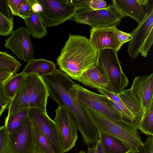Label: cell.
I'll return each mask as SVG.
<instances>
[{
  "label": "cell",
  "mask_w": 153,
  "mask_h": 153,
  "mask_svg": "<svg viewBox=\"0 0 153 153\" xmlns=\"http://www.w3.org/2000/svg\"><path fill=\"white\" fill-rule=\"evenodd\" d=\"M41 77L47 88L49 97L68 111L85 144L88 147L93 145L98 138L99 133L84 108L69 91L76 83L58 69Z\"/></svg>",
  "instance_id": "6da1fadb"
},
{
  "label": "cell",
  "mask_w": 153,
  "mask_h": 153,
  "mask_svg": "<svg viewBox=\"0 0 153 153\" xmlns=\"http://www.w3.org/2000/svg\"><path fill=\"white\" fill-rule=\"evenodd\" d=\"M98 51L86 37L70 34L56 61L61 71L76 80L95 65Z\"/></svg>",
  "instance_id": "7a4b0ae2"
},
{
  "label": "cell",
  "mask_w": 153,
  "mask_h": 153,
  "mask_svg": "<svg viewBox=\"0 0 153 153\" xmlns=\"http://www.w3.org/2000/svg\"><path fill=\"white\" fill-rule=\"evenodd\" d=\"M48 97L47 88L41 77L36 74H25L8 106L7 115L32 108L47 112Z\"/></svg>",
  "instance_id": "3957f363"
},
{
  "label": "cell",
  "mask_w": 153,
  "mask_h": 153,
  "mask_svg": "<svg viewBox=\"0 0 153 153\" xmlns=\"http://www.w3.org/2000/svg\"><path fill=\"white\" fill-rule=\"evenodd\" d=\"M99 133L115 137L124 143L131 150L136 151L143 145L137 127L132 123L109 118L94 111L84 108Z\"/></svg>",
  "instance_id": "277c9868"
},
{
  "label": "cell",
  "mask_w": 153,
  "mask_h": 153,
  "mask_svg": "<svg viewBox=\"0 0 153 153\" xmlns=\"http://www.w3.org/2000/svg\"><path fill=\"white\" fill-rule=\"evenodd\" d=\"M117 53V51L110 49L98 51L94 65L105 76L108 88L119 94L128 85L129 82L122 71Z\"/></svg>",
  "instance_id": "5b68a950"
},
{
  "label": "cell",
  "mask_w": 153,
  "mask_h": 153,
  "mask_svg": "<svg viewBox=\"0 0 153 153\" xmlns=\"http://www.w3.org/2000/svg\"><path fill=\"white\" fill-rule=\"evenodd\" d=\"M69 91L84 108L117 120H123L120 113L111 104L107 96L91 91L76 83Z\"/></svg>",
  "instance_id": "8992f818"
},
{
  "label": "cell",
  "mask_w": 153,
  "mask_h": 153,
  "mask_svg": "<svg viewBox=\"0 0 153 153\" xmlns=\"http://www.w3.org/2000/svg\"><path fill=\"white\" fill-rule=\"evenodd\" d=\"M76 9L71 20L77 23L89 25L91 28L117 26L120 25L123 18L112 4L99 10L83 7Z\"/></svg>",
  "instance_id": "52a82bcc"
},
{
  "label": "cell",
  "mask_w": 153,
  "mask_h": 153,
  "mask_svg": "<svg viewBox=\"0 0 153 153\" xmlns=\"http://www.w3.org/2000/svg\"><path fill=\"white\" fill-rule=\"evenodd\" d=\"M39 4L38 12L45 27L56 26L71 20L76 7L68 0H37Z\"/></svg>",
  "instance_id": "ba28073f"
},
{
  "label": "cell",
  "mask_w": 153,
  "mask_h": 153,
  "mask_svg": "<svg viewBox=\"0 0 153 153\" xmlns=\"http://www.w3.org/2000/svg\"><path fill=\"white\" fill-rule=\"evenodd\" d=\"M146 14L137 27L131 33L132 39L129 41L127 52L132 59L136 58L143 46L150 45L153 42V7L147 6Z\"/></svg>",
  "instance_id": "9c48e42d"
},
{
  "label": "cell",
  "mask_w": 153,
  "mask_h": 153,
  "mask_svg": "<svg viewBox=\"0 0 153 153\" xmlns=\"http://www.w3.org/2000/svg\"><path fill=\"white\" fill-rule=\"evenodd\" d=\"M28 116L47 137L55 153H65L57 126L47 112L36 108H30Z\"/></svg>",
  "instance_id": "30bf717a"
},
{
  "label": "cell",
  "mask_w": 153,
  "mask_h": 153,
  "mask_svg": "<svg viewBox=\"0 0 153 153\" xmlns=\"http://www.w3.org/2000/svg\"><path fill=\"white\" fill-rule=\"evenodd\" d=\"M55 112V118L53 120L58 128L63 149L65 153L75 146L78 138L77 128L65 108L58 105Z\"/></svg>",
  "instance_id": "8fae6325"
},
{
  "label": "cell",
  "mask_w": 153,
  "mask_h": 153,
  "mask_svg": "<svg viewBox=\"0 0 153 153\" xmlns=\"http://www.w3.org/2000/svg\"><path fill=\"white\" fill-rule=\"evenodd\" d=\"M5 41V47L10 49L20 60L28 62L33 58V43L29 33L24 26L13 30Z\"/></svg>",
  "instance_id": "7c38bea8"
},
{
  "label": "cell",
  "mask_w": 153,
  "mask_h": 153,
  "mask_svg": "<svg viewBox=\"0 0 153 153\" xmlns=\"http://www.w3.org/2000/svg\"><path fill=\"white\" fill-rule=\"evenodd\" d=\"M9 138L13 153H36L28 115L18 129L9 134Z\"/></svg>",
  "instance_id": "4fadbf2b"
},
{
  "label": "cell",
  "mask_w": 153,
  "mask_h": 153,
  "mask_svg": "<svg viewBox=\"0 0 153 153\" xmlns=\"http://www.w3.org/2000/svg\"><path fill=\"white\" fill-rule=\"evenodd\" d=\"M115 25L103 27L92 28L90 30V42L98 51L104 49H110L118 51L122 46L119 42Z\"/></svg>",
  "instance_id": "5bb4252c"
},
{
  "label": "cell",
  "mask_w": 153,
  "mask_h": 153,
  "mask_svg": "<svg viewBox=\"0 0 153 153\" xmlns=\"http://www.w3.org/2000/svg\"><path fill=\"white\" fill-rule=\"evenodd\" d=\"M130 89L134 97L146 110L153 102V73L135 77Z\"/></svg>",
  "instance_id": "9a60e30c"
},
{
  "label": "cell",
  "mask_w": 153,
  "mask_h": 153,
  "mask_svg": "<svg viewBox=\"0 0 153 153\" xmlns=\"http://www.w3.org/2000/svg\"><path fill=\"white\" fill-rule=\"evenodd\" d=\"M148 0H113L112 5L122 17H131L140 24L146 12L144 8Z\"/></svg>",
  "instance_id": "2e32d148"
},
{
  "label": "cell",
  "mask_w": 153,
  "mask_h": 153,
  "mask_svg": "<svg viewBox=\"0 0 153 153\" xmlns=\"http://www.w3.org/2000/svg\"><path fill=\"white\" fill-rule=\"evenodd\" d=\"M76 80L85 86L97 89L108 86L105 76L94 65L85 71Z\"/></svg>",
  "instance_id": "e0dca14e"
},
{
  "label": "cell",
  "mask_w": 153,
  "mask_h": 153,
  "mask_svg": "<svg viewBox=\"0 0 153 153\" xmlns=\"http://www.w3.org/2000/svg\"><path fill=\"white\" fill-rule=\"evenodd\" d=\"M56 70V65L53 62L33 58L27 62L22 72L25 74H36L41 77L52 74Z\"/></svg>",
  "instance_id": "ac0fdd59"
},
{
  "label": "cell",
  "mask_w": 153,
  "mask_h": 153,
  "mask_svg": "<svg viewBox=\"0 0 153 153\" xmlns=\"http://www.w3.org/2000/svg\"><path fill=\"white\" fill-rule=\"evenodd\" d=\"M118 94L120 99L133 116L134 125L137 127L145 110L134 97L130 88L124 89Z\"/></svg>",
  "instance_id": "d6986e66"
},
{
  "label": "cell",
  "mask_w": 153,
  "mask_h": 153,
  "mask_svg": "<svg viewBox=\"0 0 153 153\" xmlns=\"http://www.w3.org/2000/svg\"><path fill=\"white\" fill-rule=\"evenodd\" d=\"M103 153H131L123 142L112 136L99 133V136Z\"/></svg>",
  "instance_id": "ffe728a7"
},
{
  "label": "cell",
  "mask_w": 153,
  "mask_h": 153,
  "mask_svg": "<svg viewBox=\"0 0 153 153\" xmlns=\"http://www.w3.org/2000/svg\"><path fill=\"white\" fill-rule=\"evenodd\" d=\"M24 20L25 28L33 38H42L47 35L46 27L44 25L38 13L31 11L30 16Z\"/></svg>",
  "instance_id": "44dd1931"
},
{
  "label": "cell",
  "mask_w": 153,
  "mask_h": 153,
  "mask_svg": "<svg viewBox=\"0 0 153 153\" xmlns=\"http://www.w3.org/2000/svg\"><path fill=\"white\" fill-rule=\"evenodd\" d=\"M31 123L36 153H55L47 137L36 125Z\"/></svg>",
  "instance_id": "7402d4cb"
},
{
  "label": "cell",
  "mask_w": 153,
  "mask_h": 153,
  "mask_svg": "<svg viewBox=\"0 0 153 153\" xmlns=\"http://www.w3.org/2000/svg\"><path fill=\"white\" fill-rule=\"evenodd\" d=\"M29 109L7 115L4 126L8 134L16 130L23 124L28 115Z\"/></svg>",
  "instance_id": "603a6c76"
},
{
  "label": "cell",
  "mask_w": 153,
  "mask_h": 153,
  "mask_svg": "<svg viewBox=\"0 0 153 153\" xmlns=\"http://www.w3.org/2000/svg\"><path fill=\"white\" fill-rule=\"evenodd\" d=\"M97 91L101 94L108 97L120 108L123 112L125 120L132 123L134 125L133 116L120 99L118 94L114 92L108 88H99L97 89Z\"/></svg>",
  "instance_id": "cb8c5ba5"
},
{
  "label": "cell",
  "mask_w": 153,
  "mask_h": 153,
  "mask_svg": "<svg viewBox=\"0 0 153 153\" xmlns=\"http://www.w3.org/2000/svg\"><path fill=\"white\" fill-rule=\"evenodd\" d=\"M137 128L147 136H153V102L145 110Z\"/></svg>",
  "instance_id": "d4e9b609"
},
{
  "label": "cell",
  "mask_w": 153,
  "mask_h": 153,
  "mask_svg": "<svg viewBox=\"0 0 153 153\" xmlns=\"http://www.w3.org/2000/svg\"><path fill=\"white\" fill-rule=\"evenodd\" d=\"M25 74L22 72L16 73L3 85V88L6 95L12 100L20 85Z\"/></svg>",
  "instance_id": "484cf974"
},
{
  "label": "cell",
  "mask_w": 153,
  "mask_h": 153,
  "mask_svg": "<svg viewBox=\"0 0 153 153\" xmlns=\"http://www.w3.org/2000/svg\"><path fill=\"white\" fill-rule=\"evenodd\" d=\"M21 65V64L13 56L6 51H0V69H7L15 74L18 72Z\"/></svg>",
  "instance_id": "4316f807"
},
{
  "label": "cell",
  "mask_w": 153,
  "mask_h": 153,
  "mask_svg": "<svg viewBox=\"0 0 153 153\" xmlns=\"http://www.w3.org/2000/svg\"><path fill=\"white\" fill-rule=\"evenodd\" d=\"M0 153H13L10 143L9 134L4 126H0Z\"/></svg>",
  "instance_id": "83f0119b"
},
{
  "label": "cell",
  "mask_w": 153,
  "mask_h": 153,
  "mask_svg": "<svg viewBox=\"0 0 153 153\" xmlns=\"http://www.w3.org/2000/svg\"><path fill=\"white\" fill-rule=\"evenodd\" d=\"M13 24L0 13V35L7 36L11 34L13 31Z\"/></svg>",
  "instance_id": "f1b7e54d"
},
{
  "label": "cell",
  "mask_w": 153,
  "mask_h": 153,
  "mask_svg": "<svg viewBox=\"0 0 153 153\" xmlns=\"http://www.w3.org/2000/svg\"><path fill=\"white\" fill-rule=\"evenodd\" d=\"M131 153H153V136H147L146 141L142 145Z\"/></svg>",
  "instance_id": "f546056e"
},
{
  "label": "cell",
  "mask_w": 153,
  "mask_h": 153,
  "mask_svg": "<svg viewBox=\"0 0 153 153\" xmlns=\"http://www.w3.org/2000/svg\"><path fill=\"white\" fill-rule=\"evenodd\" d=\"M3 85L0 84V117L11 100L4 93Z\"/></svg>",
  "instance_id": "4dcf8cb0"
},
{
  "label": "cell",
  "mask_w": 153,
  "mask_h": 153,
  "mask_svg": "<svg viewBox=\"0 0 153 153\" xmlns=\"http://www.w3.org/2000/svg\"><path fill=\"white\" fill-rule=\"evenodd\" d=\"M0 13L11 22L13 23L12 14L7 3V0H0Z\"/></svg>",
  "instance_id": "1f68e13d"
},
{
  "label": "cell",
  "mask_w": 153,
  "mask_h": 153,
  "mask_svg": "<svg viewBox=\"0 0 153 153\" xmlns=\"http://www.w3.org/2000/svg\"><path fill=\"white\" fill-rule=\"evenodd\" d=\"M31 11L30 7L27 0H25L19 10L18 16L24 19L30 16Z\"/></svg>",
  "instance_id": "d6a6232c"
},
{
  "label": "cell",
  "mask_w": 153,
  "mask_h": 153,
  "mask_svg": "<svg viewBox=\"0 0 153 153\" xmlns=\"http://www.w3.org/2000/svg\"><path fill=\"white\" fill-rule=\"evenodd\" d=\"M25 0H7V3L12 14L18 16L19 10Z\"/></svg>",
  "instance_id": "836d02e7"
},
{
  "label": "cell",
  "mask_w": 153,
  "mask_h": 153,
  "mask_svg": "<svg viewBox=\"0 0 153 153\" xmlns=\"http://www.w3.org/2000/svg\"><path fill=\"white\" fill-rule=\"evenodd\" d=\"M115 31L118 39L121 45L129 41L132 38L130 33H128L118 30L117 27Z\"/></svg>",
  "instance_id": "e575fe53"
},
{
  "label": "cell",
  "mask_w": 153,
  "mask_h": 153,
  "mask_svg": "<svg viewBox=\"0 0 153 153\" xmlns=\"http://www.w3.org/2000/svg\"><path fill=\"white\" fill-rule=\"evenodd\" d=\"M90 8L94 10L103 9L106 7V2L103 0H89Z\"/></svg>",
  "instance_id": "d590c367"
},
{
  "label": "cell",
  "mask_w": 153,
  "mask_h": 153,
  "mask_svg": "<svg viewBox=\"0 0 153 153\" xmlns=\"http://www.w3.org/2000/svg\"><path fill=\"white\" fill-rule=\"evenodd\" d=\"M14 74L6 69H0V84H4Z\"/></svg>",
  "instance_id": "8d00e7d4"
},
{
  "label": "cell",
  "mask_w": 153,
  "mask_h": 153,
  "mask_svg": "<svg viewBox=\"0 0 153 153\" xmlns=\"http://www.w3.org/2000/svg\"><path fill=\"white\" fill-rule=\"evenodd\" d=\"M94 145V153H103L99 138Z\"/></svg>",
  "instance_id": "74e56055"
},
{
  "label": "cell",
  "mask_w": 153,
  "mask_h": 153,
  "mask_svg": "<svg viewBox=\"0 0 153 153\" xmlns=\"http://www.w3.org/2000/svg\"><path fill=\"white\" fill-rule=\"evenodd\" d=\"M94 145L91 147H88L87 153H94Z\"/></svg>",
  "instance_id": "f35d334b"
},
{
  "label": "cell",
  "mask_w": 153,
  "mask_h": 153,
  "mask_svg": "<svg viewBox=\"0 0 153 153\" xmlns=\"http://www.w3.org/2000/svg\"><path fill=\"white\" fill-rule=\"evenodd\" d=\"M79 153H85V152L83 150H82Z\"/></svg>",
  "instance_id": "ab89813d"
}]
</instances>
